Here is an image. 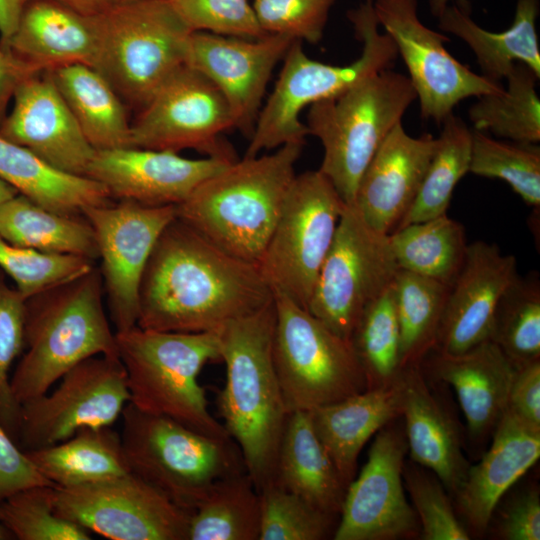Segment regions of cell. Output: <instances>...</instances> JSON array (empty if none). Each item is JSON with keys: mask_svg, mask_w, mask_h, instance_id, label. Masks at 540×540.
I'll list each match as a JSON object with an SVG mask.
<instances>
[{"mask_svg": "<svg viewBox=\"0 0 540 540\" xmlns=\"http://www.w3.org/2000/svg\"><path fill=\"white\" fill-rule=\"evenodd\" d=\"M490 340L516 368L540 359V281L537 273L517 276L502 294Z\"/></svg>", "mask_w": 540, "mask_h": 540, "instance_id": "60d3db41", "label": "cell"}, {"mask_svg": "<svg viewBox=\"0 0 540 540\" xmlns=\"http://www.w3.org/2000/svg\"><path fill=\"white\" fill-rule=\"evenodd\" d=\"M345 206L319 170L295 176L258 261L273 292L307 310Z\"/></svg>", "mask_w": 540, "mask_h": 540, "instance_id": "8fae6325", "label": "cell"}, {"mask_svg": "<svg viewBox=\"0 0 540 540\" xmlns=\"http://www.w3.org/2000/svg\"><path fill=\"white\" fill-rule=\"evenodd\" d=\"M47 72L95 150L129 146L127 106L98 70L71 64Z\"/></svg>", "mask_w": 540, "mask_h": 540, "instance_id": "1f68e13d", "label": "cell"}, {"mask_svg": "<svg viewBox=\"0 0 540 540\" xmlns=\"http://www.w3.org/2000/svg\"><path fill=\"white\" fill-rule=\"evenodd\" d=\"M0 46L35 72L71 64L94 67L95 15L83 14L55 0H29L23 6L15 31Z\"/></svg>", "mask_w": 540, "mask_h": 540, "instance_id": "484cf974", "label": "cell"}, {"mask_svg": "<svg viewBox=\"0 0 540 540\" xmlns=\"http://www.w3.org/2000/svg\"><path fill=\"white\" fill-rule=\"evenodd\" d=\"M103 292L100 270L93 266L26 300L27 350L10 381L19 404L48 392L68 370L87 358L118 357L116 333L108 322Z\"/></svg>", "mask_w": 540, "mask_h": 540, "instance_id": "277c9868", "label": "cell"}, {"mask_svg": "<svg viewBox=\"0 0 540 540\" xmlns=\"http://www.w3.org/2000/svg\"><path fill=\"white\" fill-rule=\"evenodd\" d=\"M373 8L406 65L424 119L442 123L462 100L503 90L449 53V38L421 22L418 0H373Z\"/></svg>", "mask_w": 540, "mask_h": 540, "instance_id": "2e32d148", "label": "cell"}, {"mask_svg": "<svg viewBox=\"0 0 540 540\" xmlns=\"http://www.w3.org/2000/svg\"><path fill=\"white\" fill-rule=\"evenodd\" d=\"M94 67L126 106L141 110L185 65L192 31L169 0H116L95 15Z\"/></svg>", "mask_w": 540, "mask_h": 540, "instance_id": "9c48e42d", "label": "cell"}, {"mask_svg": "<svg viewBox=\"0 0 540 540\" xmlns=\"http://www.w3.org/2000/svg\"><path fill=\"white\" fill-rule=\"evenodd\" d=\"M39 73L0 46V124L18 85L28 76Z\"/></svg>", "mask_w": 540, "mask_h": 540, "instance_id": "db71d44e", "label": "cell"}, {"mask_svg": "<svg viewBox=\"0 0 540 540\" xmlns=\"http://www.w3.org/2000/svg\"><path fill=\"white\" fill-rule=\"evenodd\" d=\"M273 294L272 356L288 412L311 411L365 391L351 342L285 295Z\"/></svg>", "mask_w": 540, "mask_h": 540, "instance_id": "30bf717a", "label": "cell"}, {"mask_svg": "<svg viewBox=\"0 0 540 540\" xmlns=\"http://www.w3.org/2000/svg\"><path fill=\"white\" fill-rule=\"evenodd\" d=\"M504 540L540 539V496L538 489L519 494L505 509L498 526Z\"/></svg>", "mask_w": 540, "mask_h": 540, "instance_id": "816d5d0a", "label": "cell"}, {"mask_svg": "<svg viewBox=\"0 0 540 540\" xmlns=\"http://www.w3.org/2000/svg\"><path fill=\"white\" fill-rule=\"evenodd\" d=\"M398 269L389 235L346 205L307 310L350 341L364 309L393 284Z\"/></svg>", "mask_w": 540, "mask_h": 540, "instance_id": "7c38bea8", "label": "cell"}, {"mask_svg": "<svg viewBox=\"0 0 540 540\" xmlns=\"http://www.w3.org/2000/svg\"><path fill=\"white\" fill-rule=\"evenodd\" d=\"M538 77L523 63H516L506 77L507 87L500 92L477 97L468 114L474 129L517 143L540 141V99Z\"/></svg>", "mask_w": 540, "mask_h": 540, "instance_id": "8d00e7d4", "label": "cell"}, {"mask_svg": "<svg viewBox=\"0 0 540 540\" xmlns=\"http://www.w3.org/2000/svg\"><path fill=\"white\" fill-rule=\"evenodd\" d=\"M9 539H13V536L0 522V540H9Z\"/></svg>", "mask_w": 540, "mask_h": 540, "instance_id": "91938a15", "label": "cell"}, {"mask_svg": "<svg viewBox=\"0 0 540 540\" xmlns=\"http://www.w3.org/2000/svg\"><path fill=\"white\" fill-rule=\"evenodd\" d=\"M260 495L246 471L218 481L190 513L187 540H259Z\"/></svg>", "mask_w": 540, "mask_h": 540, "instance_id": "d590c367", "label": "cell"}, {"mask_svg": "<svg viewBox=\"0 0 540 540\" xmlns=\"http://www.w3.org/2000/svg\"><path fill=\"white\" fill-rule=\"evenodd\" d=\"M402 395L400 376L388 387L366 389L309 411L315 432L347 487L355 478L358 457L367 441L401 417Z\"/></svg>", "mask_w": 540, "mask_h": 540, "instance_id": "83f0119b", "label": "cell"}, {"mask_svg": "<svg viewBox=\"0 0 540 540\" xmlns=\"http://www.w3.org/2000/svg\"><path fill=\"white\" fill-rule=\"evenodd\" d=\"M469 172L507 182L522 200L540 207V148L536 144L507 143L471 130Z\"/></svg>", "mask_w": 540, "mask_h": 540, "instance_id": "b9f144b4", "label": "cell"}, {"mask_svg": "<svg viewBox=\"0 0 540 540\" xmlns=\"http://www.w3.org/2000/svg\"><path fill=\"white\" fill-rule=\"evenodd\" d=\"M452 0H429L430 12L434 16L438 17L443 10L449 5V2ZM466 1V0H458Z\"/></svg>", "mask_w": 540, "mask_h": 540, "instance_id": "680465c9", "label": "cell"}, {"mask_svg": "<svg viewBox=\"0 0 540 540\" xmlns=\"http://www.w3.org/2000/svg\"><path fill=\"white\" fill-rule=\"evenodd\" d=\"M507 409L540 428V359L516 369Z\"/></svg>", "mask_w": 540, "mask_h": 540, "instance_id": "f5cc1de1", "label": "cell"}, {"mask_svg": "<svg viewBox=\"0 0 540 540\" xmlns=\"http://www.w3.org/2000/svg\"><path fill=\"white\" fill-rule=\"evenodd\" d=\"M540 457V428L506 410L481 460L469 466L455 495L458 509L477 534H483L505 493Z\"/></svg>", "mask_w": 540, "mask_h": 540, "instance_id": "cb8c5ba5", "label": "cell"}, {"mask_svg": "<svg viewBox=\"0 0 540 540\" xmlns=\"http://www.w3.org/2000/svg\"><path fill=\"white\" fill-rule=\"evenodd\" d=\"M26 300L8 286L0 270V422L16 443L20 404L12 392L9 370L25 346Z\"/></svg>", "mask_w": 540, "mask_h": 540, "instance_id": "7dc6e473", "label": "cell"}, {"mask_svg": "<svg viewBox=\"0 0 540 540\" xmlns=\"http://www.w3.org/2000/svg\"><path fill=\"white\" fill-rule=\"evenodd\" d=\"M0 178L19 194L62 214L81 216L87 208L112 202L101 183L60 171L29 149L1 136Z\"/></svg>", "mask_w": 540, "mask_h": 540, "instance_id": "4dcf8cb0", "label": "cell"}, {"mask_svg": "<svg viewBox=\"0 0 540 540\" xmlns=\"http://www.w3.org/2000/svg\"><path fill=\"white\" fill-rule=\"evenodd\" d=\"M25 3L29 0H23ZM83 14L96 15L116 0H55Z\"/></svg>", "mask_w": 540, "mask_h": 540, "instance_id": "9f6ffc18", "label": "cell"}, {"mask_svg": "<svg viewBox=\"0 0 540 540\" xmlns=\"http://www.w3.org/2000/svg\"><path fill=\"white\" fill-rule=\"evenodd\" d=\"M401 381V417L410 458L433 472L455 496L470 466L457 424L430 389L421 364L405 367Z\"/></svg>", "mask_w": 540, "mask_h": 540, "instance_id": "4316f807", "label": "cell"}, {"mask_svg": "<svg viewBox=\"0 0 540 540\" xmlns=\"http://www.w3.org/2000/svg\"><path fill=\"white\" fill-rule=\"evenodd\" d=\"M92 267V261L85 257L41 252L12 244L0 235V269L14 280L16 289L26 299Z\"/></svg>", "mask_w": 540, "mask_h": 540, "instance_id": "f6af8a7d", "label": "cell"}, {"mask_svg": "<svg viewBox=\"0 0 540 540\" xmlns=\"http://www.w3.org/2000/svg\"><path fill=\"white\" fill-rule=\"evenodd\" d=\"M273 296L258 264L227 253L176 218L161 233L145 267L137 326L217 333Z\"/></svg>", "mask_w": 540, "mask_h": 540, "instance_id": "6da1fadb", "label": "cell"}, {"mask_svg": "<svg viewBox=\"0 0 540 540\" xmlns=\"http://www.w3.org/2000/svg\"><path fill=\"white\" fill-rule=\"evenodd\" d=\"M400 418V417H399ZM395 419L373 441L361 472L348 485L334 540H395L419 536L420 526L403 487L408 446Z\"/></svg>", "mask_w": 540, "mask_h": 540, "instance_id": "ac0fdd59", "label": "cell"}, {"mask_svg": "<svg viewBox=\"0 0 540 540\" xmlns=\"http://www.w3.org/2000/svg\"><path fill=\"white\" fill-rule=\"evenodd\" d=\"M121 417L120 437L130 472L188 513L218 481L246 471L232 439L197 432L131 403Z\"/></svg>", "mask_w": 540, "mask_h": 540, "instance_id": "ba28073f", "label": "cell"}, {"mask_svg": "<svg viewBox=\"0 0 540 540\" xmlns=\"http://www.w3.org/2000/svg\"><path fill=\"white\" fill-rule=\"evenodd\" d=\"M39 485L54 486L0 422V501L20 490Z\"/></svg>", "mask_w": 540, "mask_h": 540, "instance_id": "f907efd6", "label": "cell"}, {"mask_svg": "<svg viewBox=\"0 0 540 540\" xmlns=\"http://www.w3.org/2000/svg\"><path fill=\"white\" fill-rule=\"evenodd\" d=\"M130 401L118 357L96 355L61 378L52 391L20 404L17 445L35 450L64 441L83 428L112 426Z\"/></svg>", "mask_w": 540, "mask_h": 540, "instance_id": "4fadbf2b", "label": "cell"}, {"mask_svg": "<svg viewBox=\"0 0 540 540\" xmlns=\"http://www.w3.org/2000/svg\"><path fill=\"white\" fill-rule=\"evenodd\" d=\"M347 17L362 43L360 56L344 66L326 64L309 58L301 41L295 40L283 58L279 79L260 110L245 157L288 143H304L308 129L299 119L304 108L393 66L398 52L391 37L379 31L373 0L361 1L347 12Z\"/></svg>", "mask_w": 540, "mask_h": 540, "instance_id": "8992f818", "label": "cell"}, {"mask_svg": "<svg viewBox=\"0 0 540 540\" xmlns=\"http://www.w3.org/2000/svg\"><path fill=\"white\" fill-rule=\"evenodd\" d=\"M259 540H322L334 533L336 517L314 508L272 482L259 491Z\"/></svg>", "mask_w": 540, "mask_h": 540, "instance_id": "ee69618b", "label": "cell"}, {"mask_svg": "<svg viewBox=\"0 0 540 540\" xmlns=\"http://www.w3.org/2000/svg\"><path fill=\"white\" fill-rule=\"evenodd\" d=\"M417 99L408 76L387 69L309 107L308 134L324 149L318 169L346 205L377 149Z\"/></svg>", "mask_w": 540, "mask_h": 540, "instance_id": "52a82bcc", "label": "cell"}, {"mask_svg": "<svg viewBox=\"0 0 540 540\" xmlns=\"http://www.w3.org/2000/svg\"><path fill=\"white\" fill-rule=\"evenodd\" d=\"M273 299L218 332L226 379L218 410L238 446L257 491L274 482L279 446L289 412L274 367Z\"/></svg>", "mask_w": 540, "mask_h": 540, "instance_id": "7a4b0ae2", "label": "cell"}, {"mask_svg": "<svg viewBox=\"0 0 540 540\" xmlns=\"http://www.w3.org/2000/svg\"><path fill=\"white\" fill-rule=\"evenodd\" d=\"M295 40L267 34L247 39L192 32L185 65L208 78L225 97L234 128L251 136L268 81Z\"/></svg>", "mask_w": 540, "mask_h": 540, "instance_id": "d6986e66", "label": "cell"}, {"mask_svg": "<svg viewBox=\"0 0 540 540\" xmlns=\"http://www.w3.org/2000/svg\"><path fill=\"white\" fill-rule=\"evenodd\" d=\"M192 31L257 39L267 35L249 0H169Z\"/></svg>", "mask_w": 540, "mask_h": 540, "instance_id": "c3c4849f", "label": "cell"}, {"mask_svg": "<svg viewBox=\"0 0 540 540\" xmlns=\"http://www.w3.org/2000/svg\"><path fill=\"white\" fill-rule=\"evenodd\" d=\"M335 0H254L253 9L267 34L286 36L311 44L324 33Z\"/></svg>", "mask_w": 540, "mask_h": 540, "instance_id": "681fc988", "label": "cell"}, {"mask_svg": "<svg viewBox=\"0 0 540 540\" xmlns=\"http://www.w3.org/2000/svg\"><path fill=\"white\" fill-rule=\"evenodd\" d=\"M18 191L0 178V205L16 196Z\"/></svg>", "mask_w": 540, "mask_h": 540, "instance_id": "6f0895ef", "label": "cell"}, {"mask_svg": "<svg viewBox=\"0 0 540 540\" xmlns=\"http://www.w3.org/2000/svg\"><path fill=\"white\" fill-rule=\"evenodd\" d=\"M274 482L319 511L339 517L347 486L316 434L309 411L288 415Z\"/></svg>", "mask_w": 540, "mask_h": 540, "instance_id": "f546056e", "label": "cell"}, {"mask_svg": "<svg viewBox=\"0 0 540 540\" xmlns=\"http://www.w3.org/2000/svg\"><path fill=\"white\" fill-rule=\"evenodd\" d=\"M0 136L19 144L52 167L85 176L95 149L88 142L50 74L39 72L16 88Z\"/></svg>", "mask_w": 540, "mask_h": 540, "instance_id": "44dd1931", "label": "cell"}, {"mask_svg": "<svg viewBox=\"0 0 540 540\" xmlns=\"http://www.w3.org/2000/svg\"><path fill=\"white\" fill-rule=\"evenodd\" d=\"M304 143L243 157L201 182L177 205V218L242 260H260L296 176Z\"/></svg>", "mask_w": 540, "mask_h": 540, "instance_id": "3957f363", "label": "cell"}, {"mask_svg": "<svg viewBox=\"0 0 540 540\" xmlns=\"http://www.w3.org/2000/svg\"><path fill=\"white\" fill-rule=\"evenodd\" d=\"M400 336V361L404 369L422 364L436 345L449 286L398 269L392 284Z\"/></svg>", "mask_w": 540, "mask_h": 540, "instance_id": "74e56055", "label": "cell"}, {"mask_svg": "<svg viewBox=\"0 0 540 540\" xmlns=\"http://www.w3.org/2000/svg\"><path fill=\"white\" fill-rule=\"evenodd\" d=\"M433 351L430 370L455 390L470 438L479 442L492 436L508 408L517 368L490 339L458 354Z\"/></svg>", "mask_w": 540, "mask_h": 540, "instance_id": "d4e9b609", "label": "cell"}, {"mask_svg": "<svg viewBox=\"0 0 540 540\" xmlns=\"http://www.w3.org/2000/svg\"><path fill=\"white\" fill-rule=\"evenodd\" d=\"M232 162L128 146L96 150L85 176L101 183L111 198L146 206H177L201 182Z\"/></svg>", "mask_w": 540, "mask_h": 540, "instance_id": "ffe728a7", "label": "cell"}, {"mask_svg": "<svg viewBox=\"0 0 540 540\" xmlns=\"http://www.w3.org/2000/svg\"><path fill=\"white\" fill-rule=\"evenodd\" d=\"M234 128L230 107L204 75L184 65L153 94L130 129L131 147L178 153L194 149L235 161L221 134Z\"/></svg>", "mask_w": 540, "mask_h": 540, "instance_id": "5bb4252c", "label": "cell"}, {"mask_svg": "<svg viewBox=\"0 0 540 540\" xmlns=\"http://www.w3.org/2000/svg\"><path fill=\"white\" fill-rule=\"evenodd\" d=\"M539 0H517L511 26L502 32L480 27L470 16L467 1L448 5L438 16V27L461 40L473 51L481 75L501 83L518 62L540 77V49L536 31Z\"/></svg>", "mask_w": 540, "mask_h": 540, "instance_id": "f1b7e54d", "label": "cell"}, {"mask_svg": "<svg viewBox=\"0 0 540 540\" xmlns=\"http://www.w3.org/2000/svg\"><path fill=\"white\" fill-rule=\"evenodd\" d=\"M438 139L410 136L402 122L381 143L357 187L353 206L376 231L393 233L412 206Z\"/></svg>", "mask_w": 540, "mask_h": 540, "instance_id": "603a6c76", "label": "cell"}, {"mask_svg": "<svg viewBox=\"0 0 540 540\" xmlns=\"http://www.w3.org/2000/svg\"><path fill=\"white\" fill-rule=\"evenodd\" d=\"M101 259V276L116 332L137 326L142 276L163 230L177 218V206H146L119 200L84 210Z\"/></svg>", "mask_w": 540, "mask_h": 540, "instance_id": "e0dca14e", "label": "cell"}, {"mask_svg": "<svg viewBox=\"0 0 540 540\" xmlns=\"http://www.w3.org/2000/svg\"><path fill=\"white\" fill-rule=\"evenodd\" d=\"M115 333L118 357L127 375L129 403L197 432L231 439L209 411L205 389L198 380L205 364L220 360L217 333L139 326Z\"/></svg>", "mask_w": 540, "mask_h": 540, "instance_id": "5b68a950", "label": "cell"}, {"mask_svg": "<svg viewBox=\"0 0 540 540\" xmlns=\"http://www.w3.org/2000/svg\"><path fill=\"white\" fill-rule=\"evenodd\" d=\"M426 469V468H425ZM403 480L413 503L422 540H468L470 534L458 519L450 497L438 477L424 467L404 463Z\"/></svg>", "mask_w": 540, "mask_h": 540, "instance_id": "bcb514c9", "label": "cell"}, {"mask_svg": "<svg viewBox=\"0 0 540 540\" xmlns=\"http://www.w3.org/2000/svg\"><path fill=\"white\" fill-rule=\"evenodd\" d=\"M24 4L23 0H0V45L15 31Z\"/></svg>", "mask_w": 540, "mask_h": 540, "instance_id": "11a10c76", "label": "cell"}, {"mask_svg": "<svg viewBox=\"0 0 540 540\" xmlns=\"http://www.w3.org/2000/svg\"><path fill=\"white\" fill-rule=\"evenodd\" d=\"M516 276L513 255L485 241L468 244L449 286L434 349L458 354L490 339L497 304Z\"/></svg>", "mask_w": 540, "mask_h": 540, "instance_id": "7402d4cb", "label": "cell"}, {"mask_svg": "<svg viewBox=\"0 0 540 540\" xmlns=\"http://www.w3.org/2000/svg\"><path fill=\"white\" fill-rule=\"evenodd\" d=\"M0 235L41 252L99 258L95 232L83 215L49 210L22 194L0 205Z\"/></svg>", "mask_w": 540, "mask_h": 540, "instance_id": "836d02e7", "label": "cell"}, {"mask_svg": "<svg viewBox=\"0 0 540 540\" xmlns=\"http://www.w3.org/2000/svg\"><path fill=\"white\" fill-rule=\"evenodd\" d=\"M389 240L399 269L448 286L459 273L468 247L463 225L447 214L401 227Z\"/></svg>", "mask_w": 540, "mask_h": 540, "instance_id": "e575fe53", "label": "cell"}, {"mask_svg": "<svg viewBox=\"0 0 540 540\" xmlns=\"http://www.w3.org/2000/svg\"><path fill=\"white\" fill-rule=\"evenodd\" d=\"M24 452L57 487L86 485L130 473L120 433L111 426L83 428L64 441Z\"/></svg>", "mask_w": 540, "mask_h": 540, "instance_id": "d6a6232c", "label": "cell"}, {"mask_svg": "<svg viewBox=\"0 0 540 540\" xmlns=\"http://www.w3.org/2000/svg\"><path fill=\"white\" fill-rule=\"evenodd\" d=\"M441 124L437 149L418 194L397 229L447 214L456 185L469 172L471 130L453 113Z\"/></svg>", "mask_w": 540, "mask_h": 540, "instance_id": "f35d334b", "label": "cell"}, {"mask_svg": "<svg viewBox=\"0 0 540 540\" xmlns=\"http://www.w3.org/2000/svg\"><path fill=\"white\" fill-rule=\"evenodd\" d=\"M350 342L367 389L388 387L398 381L403 368L392 285L364 309Z\"/></svg>", "mask_w": 540, "mask_h": 540, "instance_id": "ab89813d", "label": "cell"}, {"mask_svg": "<svg viewBox=\"0 0 540 540\" xmlns=\"http://www.w3.org/2000/svg\"><path fill=\"white\" fill-rule=\"evenodd\" d=\"M53 505L57 515L110 540H187L190 513L131 472L55 486Z\"/></svg>", "mask_w": 540, "mask_h": 540, "instance_id": "9a60e30c", "label": "cell"}, {"mask_svg": "<svg viewBox=\"0 0 540 540\" xmlns=\"http://www.w3.org/2000/svg\"><path fill=\"white\" fill-rule=\"evenodd\" d=\"M55 486L20 490L0 501V522L19 540H90L82 526L56 514Z\"/></svg>", "mask_w": 540, "mask_h": 540, "instance_id": "7bdbcfd3", "label": "cell"}]
</instances>
